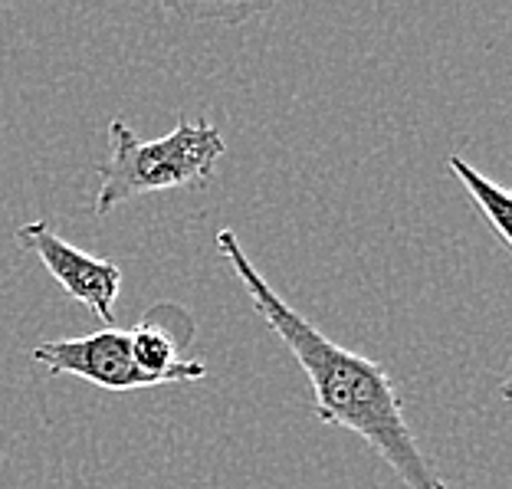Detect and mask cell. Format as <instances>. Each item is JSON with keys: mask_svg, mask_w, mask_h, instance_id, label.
<instances>
[{"mask_svg": "<svg viewBox=\"0 0 512 489\" xmlns=\"http://www.w3.org/2000/svg\"><path fill=\"white\" fill-rule=\"evenodd\" d=\"M447 165H450L453 174H457V181L463 184V188H467V194L473 197L476 211H480L486 224H490L496 240L509 250L512 247V230H509L512 201H509V191L503 188V184L490 181L486 174H480L467 158H460V155H450Z\"/></svg>", "mask_w": 512, "mask_h": 489, "instance_id": "6", "label": "cell"}, {"mask_svg": "<svg viewBox=\"0 0 512 489\" xmlns=\"http://www.w3.org/2000/svg\"><path fill=\"white\" fill-rule=\"evenodd\" d=\"M17 243L30 250L46 266L56 283L66 289L69 299L83 302V306L96 316L106 329L115 322V299L122 293V270L119 263L102 260L86 250L73 247L63 240L46 220H30V224L17 227Z\"/></svg>", "mask_w": 512, "mask_h": 489, "instance_id": "3", "label": "cell"}, {"mask_svg": "<svg viewBox=\"0 0 512 489\" xmlns=\"http://www.w3.org/2000/svg\"><path fill=\"white\" fill-rule=\"evenodd\" d=\"M217 250L224 253L240 286L247 289L260 319L270 325L276 339L293 352L296 365L306 371L319 421L329 427H345L355 437H362L407 489H450V483L437 473V467L417 444L404 417L398 384L391 381L388 371L352 348L332 342L299 309L289 306L253 266L237 230H220Z\"/></svg>", "mask_w": 512, "mask_h": 489, "instance_id": "1", "label": "cell"}, {"mask_svg": "<svg viewBox=\"0 0 512 489\" xmlns=\"http://www.w3.org/2000/svg\"><path fill=\"white\" fill-rule=\"evenodd\" d=\"M227 155L224 132L214 122L178 119L168 135L142 142L125 119L109 122V155L99 161L96 214L106 217L119 204L178 188H204L214 181L220 158Z\"/></svg>", "mask_w": 512, "mask_h": 489, "instance_id": "2", "label": "cell"}, {"mask_svg": "<svg viewBox=\"0 0 512 489\" xmlns=\"http://www.w3.org/2000/svg\"><path fill=\"white\" fill-rule=\"evenodd\" d=\"M125 332L138 371L155 381V388L207 378V365L188 358V348L197 339V322L181 302H155Z\"/></svg>", "mask_w": 512, "mask_h": 489, "instance_id": "5", "label": "cell"}, {"mask_svg": "<svg viewBox=\"0 0 512 489\" xmlns=\"http://www.w3.org/2000/svg\"><path fill=\"white\" fill-rule=\"evenodd\" d=\"M30 358L43 365L50 375H73L102 391H148L155 381L142 375L132 358V345H128L125 329H99L92 335H79V339H60V342H40L30 348Z\"/></svg>", "mask_w": 512, "mask_h": 489, "instance_id": "4", "label": "cell"}]
</instances>
